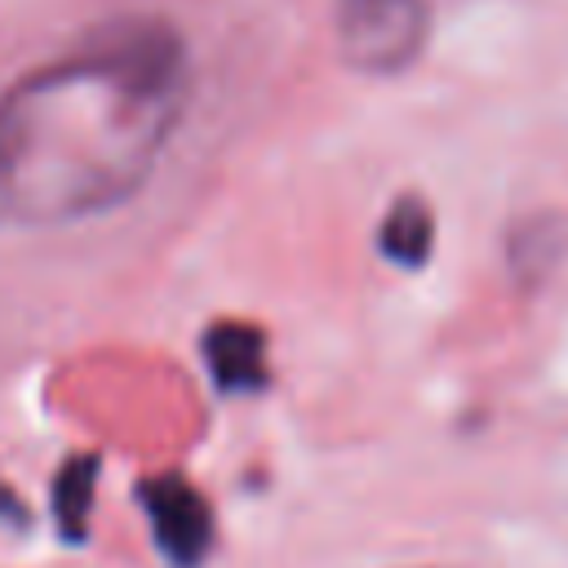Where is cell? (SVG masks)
Here are the masks:
<instances>
[{
    "mask_svg": "<svg viewBox=\"0 0 568 568\" xmlns=\"http://www.w3.org/2000/svg\"><path fill=\"white\" fill-rule=\"evenodd\" d=\"M191 93L182 31L124 13L0 89V222L71 226L129 204Z\"/></svg>",
    "mask_w": 568,
    "mask_h": 568,
    "instance_id": "obj_1",
    "label": "cell"
},
{
    "mask_svg": "<svg viewBox=\"0 0 568 568\" xmlns=\"http://www.w3.org/2000/svg\"><path fill=\"white\" fill-rule=\"evenodd\" d=\"M337 53L359 75L408 71L430 40V0H337Z\"/></svg>",
    "mask_w": 568,
    "mask_h": 568,
    "instance_id": "obj_2",
    "label": "cell"
},
{
    "mask_svg": "<svg viewBox=\"0 0 568 568\" xmlns=\"http://www.w3.org/2000/svg\"><path fill=\"white\" fill-rule=\"evenodd\" d=\"M138 501L146 510L155 550L173 568H200L213 546V510L195 484L182 475H151L138 488Z\"/></svg>",
    "mask_w": 568,
    "mask_h": 568,
    "instance_id": "obj_3",
    "label": "cell"
},
{
    "mask_svg": "<svg viewBox=\"0 0 568 568\" xmlns=\"http://www.w3.org/2000/svg\"><path fill=\"white\" fill-rule=\"evenodd\" d=\"M209 382L222 395H253L266 386V333L244 320H217L204 328Z\"/></svg>",
    "mask_w": 568,
    "mask_h": 568,
    "instance_id": "obj_4",
    "label": "cell"
},
{
    "mask_svg": "<svg viewBox=\"0 0 568 568\" xmlns=\"http://www.w3.org/2000/svg\"><path fill=\"white\" fill-rule=\"evenodd\" d=\"M377 248L386 262H395L399 271H422L435 253V213L422 195H399L377 226Z\"/></svg>",
    "mask_w": 568,
    "mask_h": 568,
    "instance_id": "obj_5",
    "label": "cell"
},
{
    "mask_svg": "<svg viewBox=\"0 0 568 568\" xmlns=\"http://www.w3.org/2000/svg\"><path fill=\"white\" fill-rule=\"evenodd\" d=\"M93 484H98V457H71L53 479V519L67 541H80L89 532Z\"/></svg>",
    "mask_w": 568,
    "mask_h": 568,
    "instance_id": "obj_6",
    "label": "cell"
},
{
    "mask_svg": "<svg viewBox=\"0 0 568 568\" xmlns=\"http://www.w3.org/2000/svg\"><path fill=\"white\" fill-rule=\"evenodd\" d=\"M13 510H18V515H22V506H18V501H13V493H9V488H4V484H0V515H9V519H13Z\"/></svg>",
    "mask_w": 568,
    "mask_h": 568,
    "instance_id": "obj_7",
    "label": "cell"
}]
</instances>
